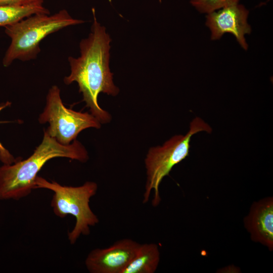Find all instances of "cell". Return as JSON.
Returning <instances> with one entry per match:
<instances>
[{"label": "cell", "instance_id": "cell-1", "mask_svg": "<svg viewBox=\"0 0 273 273\" xmlns=\"http://www.w3.org/2000/svg\"><path fill=\"white\" fill-rule=\"evenodd\" d=\"M93 14L91 32L79 44L80 56L68 58L70 73L64 77V82L66 84L77 83L86 106L90 113L104 124L110 121L111 116L99 106L98 96L103 93L115 96L119 90L114 84L113 73L109 66L111 39L105 27L97 21L94 11Z\"/></svg>", "mask_w": 273, "mask_h": 273}, {"label": "cell", "instance_id": "cell-2", "mask_svg": "<svg viewBox=\"0 0 273 273\" xmlns=\"http://www.w3.org/2000/svg\"><path fill=\"white\" fill-rule=\"evenodd\" d=\"M58 157L85 162L88 155L76 139L71 144L62 145L44 130L41 143L31 156L0 167V199L19 200L29 195L34 189L35 179L42 167L50 160Z\"/></svg>", "mask_w": 273, "mask_h": 273}, {"label": "cell", "instance_id": "cell-3", "mask_svg": "<svg viewBox=\"0 0 273 273\" xmlns=\"http://www.w3.org/2000/svg\"><path fill=\"white\" fill-rule=\"evenodd\" d=\"M83 23L72 17L66 10L50 14H36L11 25L5 27L11 39L3 60L5 67L14 61L35 59L40 49L41 41L48 35L64 28Z\"/></svg>", "mask_w": 273, "mask_h": 273}, {"label": "cell", "instance_id": "cell-4", "mask_svg": "<svg viewBox=\"0 0 273 273\" xmlns=\"http://www.w3.org/2000/svg\"><path fill=\"white\" fill-rule=\"evenodd\" d=\"M40 188L54 192L51 205L56 216L64 218L71 215L75 218V225L68 234L71 244H75L81 235H88L90 227L99 223L98 216L89 206L90 198L98 190L96 183L87 181L77 187L62 186L37 175L34 180V189Z\"/></svg>", "mask_w": 273, "mask_h": 273}, {"label": "cell", "instance_id": "cell-5", "mask_svg": "<svg viewBox=\"0 0 273 273\" xmlns=\"http://www.w3.org/2000/svg\"><path fill=\"white\" fill-rule=\"evenodd\" d=\"M211 131L212 128L207 123L196 117L190 123L187 134L174 135L162 146L152 147L149 150L145 159L147 180L143 203L148 202L153 191L152 205L157 207L161 201L159 186L172 168L189 155L192 136L200 132L211 133Z\"/></svg>", "mask_w": 273, "mask_h": 273}, {"label": "cell", "instance_id": "cell-6", "mask_svg": "<svg viewBox=\"0 0 273 273\" xmlns=\"http://www.w3.org/2000/svg\"><path fill=\"white\" fill-rule=\"evenodd\" d=\"M40 124L49 123L45 130L59 143L67 145L76 139L83 130L88 128L99 129L101 123L91 113L77 112L66 108L61 98L60 89L52 86L48 93L46 105L39 115Z\"/></svg>", "mask_w": 273, "mask_h": 273}, {"label": "cell", "instance_id": "cell-7", "mask_svg": "<svg viewBox=\"0 0 273 273\" xmlns=\"http://www.w3.org/2000/svg\"><path fill=\"white\" fill-rule=\"evenodd\" d=\"M140 244L130 239H123L108 248L94 249L85 259L86 267L90 273H122Z\"/></svg>", "mask_w": 273, "mask_h": 273}, {"label": "cell", "instance_id": "cell-8", "mask_svg": "<svg viewBox=\"0 0 273 273\" xmlns=\"http://www.w3.org/2000/svg\"><path fill=\"white\" fill-rule=\"evenodd\" d=\"M248 14V10L239 4L207 14L206 25L211 31V39H218L224 33H231L241 46L244 50H247L245 35L249 34L251 31L247 23Z\"/></svg>", "mask_w": 273, "mask_h": 273}, {"label": "cell", "instance_id": "cell-9", "mask_svg": "<svg viewBox=\"0 0 273 273\" xmlns=\"http://www.w3.org/2000/svg\"><path fill=\"white\" fill-rule=\"evenodd\" d=\"M251 239L273 249V198L267 197L254 202L244 220Z\"/></svg>", "mask_w": 273, "mask_h": 273}, {"label": "cell", "instance_id": "cell-10", "mask_svg": "<svg viewBox=\"0 0 273 273\" xmlns=\"http://www.w3.org/2000/svg\"><path fill=\"white\" fill-rule=\"evenodd\" d=\"M159 261L160 251L157 244H140L134 257L122 273H154Z\"/></svg>", "mask_w": 273, "mask_h": 273}, {"label": "cell", "instance_id": "cell-11", "mask_svg": "<svg viewBox=\"0 0 273 273\" xmlns=\"http://www.w3.org/2000/svg\"><path fill=\"white\" fill-rule=\"evenodd\" d=\"M43 0L30 4L15 5H0V27L15 24L36 14H50L43 6Z\"/></svg>", "mask_w": 273, "mask_h": 273}, {"label": "cell", "instance_id": "cell-12", "mask_svg": "<svg viewBox=\"0 0 273 273\" xmlns=\"http://www.w3.org/2000/svg\"><path fill=\"white\" fill-rule=\"evenodd\" d=\"M240 0H190V4L199 12L208 14L225 7L239 4Z\"/></svg>", "mask_w": 273, "mask_h": 273}, {"label": "cell", "instance_id": "cell-13", "mask_svg": "<svg viewBox=\"0 0 273 273\" xmlns=\"http://www.w3.org/2000/svg\"><path fill=\"white\" fill-rule=\"evenodd\" d=\"M11 103L7 102L6 103L0 105V111L4 108L10 106ZM0 160L4 164H11L13 163L17 159L10 154V153L4 148L0 143Z\"/></svg>", "mask_w": 273, "mask_h": 273}, {"label": "cell", "instance_id": "cell-14", "mask_svg": "<svg viewBox=\"0 0 273 273\" xmlns=\"http://www.w3.org/2000/svg\"><path fill=\"white\" fill-rule=\"evenodd\" d=\"M40 0H0V5H24Z\"/></svg>", "mask_w": 273, "mask_h": 273}]
</instances>
